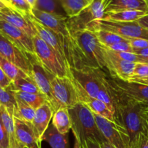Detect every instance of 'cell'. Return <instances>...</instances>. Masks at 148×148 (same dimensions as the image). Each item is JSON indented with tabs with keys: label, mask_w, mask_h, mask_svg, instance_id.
Masks as SVG:
<instances>
[{
	"label": "cell",
	"mask_w": 148,
	"mask_h": 148,
	"mask_svg": "<svg viewBox=\"0 0 148 148\" xmlns=\"http://www.w3.org/2000/svg\"><path fill=\"white\" fill-rule=\"evenodd\" d=\"M35 9L59 16H66L58 0H37Z\"/></svg>",
	"instance_id": "cell-32"
},
{
	"label": "cell",
	"mask_w": 148,
	"mask_h": 148,
	"mask_svg": "<svg viewBox=\"0 0 148 148\" xmlns=\"http://www.w3.org/2000/svg\"><path fill=\"white\" fill-rule=\"evenodd\" d=\"M53 114L54 111L49 103H46L36 110L32 125L36 137L41 143L43 141V137L49 127Z\"/></svg>",
	"instance_id": "cell-21"
},
{
	"label": "cell",
	"mask_w": 148,
	"mask_h": 148,
	"mask_svg": "<svg viewBox=\"0 0 148 148\" xmlns=\"http://www.w3.org/2000/svg\"><path fill=\"white\" fill-rule=\"evenodd\" d=\"M133 53L145 58H148V48L142 49H133Z\"/></svg>",
	"instance_id": "cell-43"
},
{
	"label": "cell",
	"mask_w": 148,
	"mask_h": 148,
	"mask_svg": "<svg viewBox=\"0 0 148 148\" xmlns=\"http://www.w3.org/2000/svg\"><path fill=\"white\" fill-rule=\"evenodd\" d=\"M67 17H74L85 8L89 2L87 0H58Z\"/></svg>",
	"instance_id": "cell-28"
},
{
	"label": "cell",
	"mask_w": 148,
	"mask_h": 148,
	"mask_svg": "<svg viewBox=\"0 0 148 148\" xmlns=\"http://www.w3.org/2000/svg\"><path fill=\"white\" fill-rule=\"evenodd\" d=\"M98 29L113 32L129 40L138 38L148 40V30L142 27L137 21L121 23L100 20L97 21Z\"/></svg>",
	"instance_id": "cell-9"
},
{
	"label": "cell",
	"mask_w": 148,
	"mask_h": 148,
	"mask_svg": "<svg viewBox=\"0 0 148 148\" xmlns=\"http://www.w3.org/2000/svg\"><path fill=\"white\" fill-rule=\"evenodd\" d=\"M7 1L10 8L25 15L31 14L32 8L26 0H7Z\"/></svg>",
	"instance_id": "cell-35"
},
{
	"label": "cell",
	"mask_w": 148,
	"mask_h": 148,
	"mask_svg": "<svg viewBox=\"0 0 148 148\" xmlns=\"http://www.w3.org/2000/svg\"><path fill=\"white\" fill-rule=\"evenodd\" d=\"M129 43L133 49H142L148 48V40L146 39H129Z\"/></svg>",
	"instance_id": "cell-39"
},
{
	"label": "cell",
	"mask_w": 148,
	"mask_h": 148,
	"mask_svg": "<svg viewBox=\"0 0 148 148\" xmlns=\"http://www.w3.org/2000/svg\"><path fill=\"white\" fill-rule=\"evenodd\" d=\"M144 116H145V120H146L147 123L148 125V111L147 110H145V108H144Z\"/></svg>",
	"instance_id": "cell-48"
},
{
	"label": "cell",
	"mask_w": 148,
	"mask_h": 148,
	"mask_svg": "<svg viewBox=\"0 0 148 148\" xmlns=\"http://www.w3.org/2000/svg\"><path fill=\"white\" fill-rule=\"evenodd\" d=\"M28 17L31 23L34 26L36 32H37V36L40 38H41L49 47L52 48L55 51V53L59 56V59L68 68V64L66 58V53H65V42H64L65 38L58 36L55 32H53L50 29L47 28L43 25L41 24L40 23H39L31 14H29Z\"/></svg>",
	"instance_id": "cell-14"
},
{
	"label": "cell",
	"mask_w": 148,
	"mask_h": 148,
	"mask_svg": "<svg viewBox=\"0 0 148 148\" xmlns=\"http://www.w3.org/2000/svg\"><path fill=\"white\" fill-rule=\"evenodd\" d=\"M0 106L7 108V111L13 116L17 107L15 97L11 90L0 87Z\"/></svg>",
	"instance_id": "cell-34"
},
{
	"label": "cell",
	"mask_w": 148,
	"mask_h": 148,
	"mask_svg": "<svg viewBox=\"0 0 148 148\" xmlns=\"http://www.w3.org/2000/svg\"><path fill=\"white\" fill-rule=\"evenodd\" d=\"M100 147H101V148H115L113 147L112 145H110L108 142L106 141V140H104V141L102 142L101 143H100Z\"/></svg>",
	"instance_id": "cell-46"
},
{
	"label": "cell",
	"mask_w": 148,
	"mask_h": 148,
	"mask_svg": "<svg viewBox=\"0 0 148 148\" xmlns=\"http://www.w3.org/2000/svg\"><path fill=\"white\" fill-rule=\"evenodd\" d=\"M15 99L16 102H17V107L14 111L13 117H15L22 121L32 124V121L34 118L35 113H36V109L29 106L28 105L20 100L17 99V98Z\"/></svg>",
	"instance_id": "cell-31"
},
{
	"label": "cell",
	"mask_w": 148,
	"mask_h": 148,
	"mask_svg": "<svg viewBox=\"0 0 148 148\" xmlns=\"http://www.w3.org/2000/svg\"><path fill=\"white\" fill-rule=\"evenodd\" d=\"M121 98V95L115 89L110 81L109 80L108 73L107 72L102 79L97 98L104 103L109 111L113 114L115 123L123 126L119 116V108Z\"/></svg>",
	"instance_id": "cell-15"
},
{
	"label": "cell",
	"mask_w": 148,
	"mask_h": 148,
	"mask_svg": "<svg viewBox=\"0 0 148 148\" xmlns=\"http://www.w3.org/2000/svg\"><path fill=\"white\" fill-rule=\"evenodd\" d=\"M119 116L122 125L126 129L129 137V148L137 141L141 134L148 135V125L144 116L145 105L121 95Z\"/></svg>",
	"instance_id": "cell-3"
},
{
	"label": "cell",
	"mask_w": 148,
	"mask_h": 148,
	"mask_svg": "<svg viewBox=\"0 0 148 148\" xmlns=\"http://www.w3.org/2000/svg\"><path fill=\"white\" fill-rule=\"evenodd\" d=\"M64 42L68 66L105 70L102 48L94 32L89 30L71 32Z\"/></svg>",
	"instance_id": "cell-1"
},
{
	"label": "cell",
	"mask_w": 148,
	"mask_h": 148,
	"mask_svg": "<svg viewBox=\"0 0 148 148\" xmlns=\"http://www.w3.org/2000/svg\"><path fill=\"white\" fill-rule=\"evenodd\" d=\"M52 125L62 134H66L71 130V119L68 108H59L53 114Z\"/></svg>",
	"instance_id": "cell-23"
},
{
	"label": "cell",
	"mask_w": 148,
	"mask_h": 148,
	"mask_svg": "<svg viewBox=\"0 0 148 148\" xmlns=\"http://www.w3.org/2000/svg\"><path fill=\"white\" fill-rule=\"evenodd\" d=\"M0 33L22 51L28 54L34 55L33 38L22 30L4 20H0Z\"/></svg>",
	"instance_id": "cell-16"
},
{
	"label": "cell",
	"mask_w": 148,
	"mask_h": 148,
	"mask_svg": "<svg viewBox=\"0 0 148 148\" xmlns=\"http://www.w3.org/2000/svg\"><path fill=\"white\" fill-rule=\"evenodd\" d=\"M96 123L106 141L115 148H129V137L126 129L102 116L94 114Z\"/></svg>",
	"instance_id": "cell-7"
},
{
	"label": "cell",
	"mask_w": 148,
	"mask_h": 148,
	"mask_svg": "<svg viewBox=\"0 0 148 148\" xmlns=\"http://www.w3.org/2000/svg\"><path fill=\"white\" fill-rule=\"evenodd\" d=\"M87 1H89V3H90V2H91V1H93V0H87Z\"/></svg>",
	"instance_id": "cell-55"
},
{
	"label": "cell",
	"mask_w": 148,
	"mask_h": 148,
	"mask_svg": "<svg viewBox=\"0 0 148 148\" xmlns=\"http://www.w3.org/2000/svg\"><path fill=\"white\" fill-rule=\"evenodd\" d=\"M129 81H130V82H139V83L148 85V77H131Z\"/></svg>",
	"instance_id": "cell-42"
},
{
	"label": "cell",
	"mask_w": 148,
	"mask_h": 148,
	"mask_svg": "<svg viewBox=\"0 0 148 148\" xmlns=\"http://www.w3.org/2000/svg\"><path fill=\"white\" fill-rule=\"evenodd\" d=\"M34 56L41 66L55 77H68V68L55 51L38 36L33 38Z\"/></svg>",
	"instance_id": "cell-5"
},
{
	"label": "cell",
	"mask_w": 148,
	"mask_h": 148,
	"mask_svg": "<svg viewBox=\"0 0 148 148\" xmlns=\"http://www.w3.org/2000/svg\"><path fill=\"white\" fill-rule=\"evenodd\" d=\"M0 118L9 137L10 146V145L16 142L15 136L14 117L7 111V108L0 106Z\"/></svg>",
	"instance_id": "cell-29"
},
{
	"label": "cell",
	"mask_w": 148,
	"mask_h": 148,
	"mask_svg": "<svg viewBox=\"0 0 148 148\" xmlns=\"http://www.w3.org/2000/svg\"><path fill=\"white\" fill-rule=\"evenodd\" d=\"M102 45V44H101ZM105 69L109 75L115 77L123 81H129L133 75L136 63L120 59L110 53V51L102 45Z\"/></svg>",
	"instance_id": "cell-13"
},
{
	"label": "cell",
	"mask_w": 148,
	"mask_h": 148,
	"mask_svg": "<svg viewBox=\"0 0 148 148\" xmlns=\"http://www.w3.org/2000/svg\"><path fill=\"white\" fill-rule=\"evenodd\" d=\"M131 77H148V64L145 63H136L133 75Z\"/></svg>",
	"instance_id": "cell-37"
},
{
	"label": "cell",
	"mask_w": 148,
	"mask_h": 148,
	"mask_svg": "<svg viewBox=\"0 0 148 148\" xmlns=\"http://www.w3.org/2000/svg\"><path fill=\"white\" fill-rule=\"evenodd\" d=\"M107 0H93L77 15L68 19L70 33L80 30L96 31L97 21L102 20L105 14Z\"/></svg>",
	"instance_id": "cell-4"
},
{
	"label": "cell",
	"mask_w": 148,
	"mask_h": 148,
	"mask_svg": "<svg viewBox=\"0 0 148 148\" xmlns=\"http://www.w3.org/2000/svg\"><path fill=\"white\" fill-rule=\"evenodd\" d=\"M69 77H71V80H72L74 86H75V90H76V92L77 95H78L79 102L82 103L86 106L88 107L93 114L104 117V118L115 123L113 114L109 111V109L107 108L105 104L103 102H102L101 101H100L99 99H97V98H92V97L90 96L86 92L85 90L77 82V81L75 79L71 77V76Z\"/></svg>",
	"instance_id": "cell-18"
},
{
	"label": "cell",
	"mask_w": 148,
	"mask_h": 148,
	"mask_svg": "<svg viewBox=\"0 0 148 148\" xmlns=\"http://www.w3.org/2000/svg\"><path fill=\"white\" fill-rule=\"evenodd\" d=\"M5 7H6L5 4H4V2L2 1V0H0V10H2V9L4 8Z\"/></svg>",
	"instance_id": "cell-50"
},
{
	"label": "cell",
	"mask_w": 148,
	"mask_h": 148,
	"mask_svg": "<svg viewBox=\"0 0 148 148\" xmlns=\"http://www.w3.org/2000/svg\"><path fill=\"white\" fill-rule=\"evenodd\" d=\"M15 97L17 99L23 101V103L32 107L34 109H37L46 103H49L47 98L43 94L29 93L23 92H14Z\"/></svg>",
	"instance_id": "cell-27"
},
{
	"label": "cell",
	"mask_w": 148,
	"mask_h": 148,
	"mask_svg": "<svg viewBox=\"0 0 148 148\" xmlns=\"http://www.w3.org/2000/svg\"><path fill=\"white\" fill-rule=\"evenodd\" d=\"M12 81L4 74L1 68L0 67V87L3 88H7L11 84Z\"/></svg>",
	"instance_id": "cell-41"
},
{
	"label": "cell",
	"mask_w": 148,
	"mask_h": 148,
	"mask_svg": "<svg viewBox=\"0 0 148 148\" xmlns=\"http://www.w3.org/2000/svg\"><path fill=\"white\" fill-rule=\"evenodd\" d=\"M10 148H22V147L17 144V142H15V143H14L13 144L10 145Z\"/></svg>",
	"instance_id": "cell-49"
},
{
	"label": "cell",
	"mask_w": 148,
	"mask_h": 148,
	"mask_svg": "<svg viewBox=\"0 0 148 148\" xmlns=\"http://www.w3.org/2000/svg\"><path fill=\"white\" fill-rule=\"evenodd\" d=\"M71 119V130L75 140L81 148H85L87 141L101 143L105 139L100 132L94 119V114L82 103L68 108Z\"/></svg>",
	"instance_id": "cell-2"
},
{
	"label": "cell",
	"mask_w": 148,
	"mask_h": 148,
	"mask_svg": "<svg viewBox=\"0 0 148 148\" xmlns=\"http://www.w3.org/2000/svg\"><path fill=\"white\" fill-rule=\"evenodd\" d=\"M94 33H95L99 42L105 47L111 46V45L118 43V42L129 40V39L125 38L122 37L116 33H113V32L102 30V29H98L97 30L94 31Z\"/></svg>",
	"instance_id": "cell-33"
},
{
	"label": "cell",
	"mask_w": 148,
	"mask_h": 148,
	"mask_svg": "<svg viewBox=\"0 0 148 148\" xmlns=\"http://www.w3.org/2000/svg\"><path fill=\"white\" fill-rule=\"evenodd\" d=\"M108 78L115 89L124 98L148 105V85L136 82L123 81L110 76L109 74Z\"/></svg>",
	"instance_id": "cell-12"
},
{
	"label": "cell",
	"mask_w": 148,
	"mask_h": 148,
	"mask_svg": "<svg viewBox=\"0 0 148 148\" xmlns=\"http://www.w3.org/2000/svg\"><path fill=\"white\" fill-rule=\"evenodd\" d=\"M43 141L47 142L52 148H68L67 134H60L52 125L49 126L46 130Z\"/></svg>",
	"instance_id": "cell-25"
},
{
	"label": "cell",
	"mask_w": 148,
	"mask_h": 148,
	"mask_svg": "<svg viewBox=\"0 0 148 148\" xmlns=\"http://www.w3.org/2000/svg\"><path fill=\"white\" fill-rule=\"evenodd\" d=\"M0 67L12 82L19 78L26 77L28 76L26 72L21 70L16 65L13 64L12 63L10 62L1 56H0Z\"/></svg>",
	"instance_id": "cell-30"
},
{
	"label": "cell",
	"mask_w": 148,
	"mask_h": 148,
	"mask_svg": "<svg viewBox=\"0 0 148 148\" xmlns=\"http://www.w3.org/2000/svg\"><path fill=\"white\" fill-rule=\"evenodd\" d=\"M74 148H81V146H80L79 143H78V142L76 141V140H75V145H74Z\"/></svg>",
	"instance_id": "cell-51"
},
{
	"label": "cell",
	"mask_w": 148,
	"mask_h": 148,
	"mask_svg": "<svg viewBox=\"0 0 148 148\" xmlns=\"http://www.w3.org/2000/svg\"><path fill=\"white\" fill-rule=\"evenodd\" d=\"M0 20H4L20 29L31 38L37 36V32L30 22L28 15L21 14L10 7H5L0 10Z\"/></svg>",
	"instance_id": "cell-20"
},
{
	"label": "cell",
	"mask_w": 148,
	"mask_h": 148,
	"mask_svg": "<svg viewBox=\"0 0 148 148\" xmlns=\"http://www.w3.org/2000/svg\"><path fill=\"white\" fill-rule=\"evenodd\" d=\"M145 110H147L148 111V105H145Z\"/></svg>",
	"instance_id": "cell-54"
},
{
	"label": "cell",
	"mask_w": 148,
	"mask_h": 148,
	"mask_svg": "<svg viewBox=\"0 0 148 148\" xmlns=\"http://www.w3.org/2000/svg\"><path fill=\"white\" fill-rule=\"evenodd\" d=\"M26 1L28 3V4L30 6V7H31L32 9H33L36 7V1H37V0H26Z\"/></svg>",
	"instance_id": "cell-47"
},
{
	"label": "cell",
	"mask_w": 148,
	"mask_h": 148,
	"mask_svg": "<svg viewBox=\"0 0 148 148\" xmlns=\"http://www.w3.org/2000/svg\"><path fill=\"white\" fill-rule=\"evenodd\" d=\"M145 1H146V2H147V4H148V0H145Z\"/></svg>",
	"instance_id": "cell-56"
},
{
	"label": "cell",
	"mask_w": 148,
	"mask_h": 148,
	"mask_svg": "<svg viewBox=\"0 0 148 148\" xmlns=\"http://www.w3.org/2000/svg\"><path fill=\"white\" fill-rule=\"evenodd\" d=\"M130 148H148V135L141 134L137 141Z\"/></svg>",
	"instance_id": "cell-40"
},
{
	"label": "cell",
	"mask_w": 148,
	"mask_h": 148,
	"mask_svg": "<svg viewBox=\"0 0 148 148\" xmlns=\"http://www.w3.org/2000/svg\"><path fill=\"white\" fill-rule=\"evenodd\" d=\"M148 12L139 10H125V11L116 12L105 13L102 20H110L114 22L129 23L139 20Z\"/></svg>",
	"instance_id": "cell-24"
},
{
	"label": "cell",
	"mask_w": 148,
	"mask_h": 148,
	"mask_svg": "<svg viewBox=\"0 0 148 148\" xmlns=\"http://www.w3.org/2000/svg\"><path fill=\"white\" fill-rule=\"evenodd\" d=\"M68 75L77 81L86 92L92 98H97L102 79L107 72L97 68L75 69L68 66Z\"/></svg>",
	"instance_id": "cell-6"
},
{
	"label": "cell",
	"mask_w": 148,
	"mask_h": 148,
	"mask_svg": "<svg viewBox=\"0 0 148 148\" xmlns=\"http://www.w3.org/2000/svg\"><path fill=\"white\" fill-rule=\"evenodd\" d=\"M0 56L16 65L31 77V56L22 51L12 42L0 33Z\"/></svg>",
	"instance_id": "cell-10"
},
{
	"label": "cell",
	"mask_w": 148,
	"mask_h": 148,
	"mask_svg": "<svg viewBox=\"0 0 148 148\" xmlns=\"http://www.w3.org/2000/svg\"><path fill=\"white\" fill-rule=\"evenodd\" d=\"M125 10H139L148 12V4L145 0H107L105 13Z\"/></svg>",
	"instance_id": "cell-22"
},
{
	"label": "cell",
	"mask_w": 148,
	"mask_h": 148,
	"mask_svg": "<svg viewBox=\"0 0 148 148\" xmlns=\"http://www.w3.org/2000/svg\"><path fill=\"white\" fill-rule=\"evenodd\" d=\"M0 148H10V140L0 118Z\"/></svg>",
	"instance_id": "cell-38"
},
{
	"label": "cell",
	"mask_w": 148,
	"mask_h": 148,
	"mask_svg": "<svg viewBox=\"0 0 148 148\" xmlns=\"http://www.w3.org/2000/svg\"><path fill=\"white\" fill-rule=\"evenodd\" d=\"M30 60L32 64L31 78L37 85L41 92L47 98L55 113L57 110L59 109L57 103L53 97L52 86H51V81L55 76L49 73L41 66L34 55L31 56Z\"/></svg>",
	"instance_id": "cell-11"
},
{
	"label": "cell",
	"mask_w": 148,
	"mask_h": 148,
	"mask_svg": "<svg viewBox=\"0 0 148 148\" xmlns=\"http://www.w3.org/2000/svg\"><path fill=\"white\" fill-rule=\"evenodd\" d=\"M2 1L4 2V4H5L6 7H8V1H7V0H2Z\"/></svg>",
	"instance_id": "cell-52"
},
{
	"label": "cell",
	"mask_w": 148,
	"mask_h": 148,
	"mask_svg": "<svg viewBox=\"0 0 148 148\" xmlns=\"http://www.w3.org/2000/svg\"><path fill=\"white\" fill-rule=\"evenodd\" d=\"M15 136L17 144L22 148H41L33 131V125L14 117Z\"/></svg>",
	"instance_id": "cell-19"
},
{
	"label": "cell",
	"mask_w": 148,
	"mask_h": 148,
	"mask_svg": "<svg viewBox=\"0 0 148 148\" xmlns=\"http://www.w3.org/2000/svg\"><path fill=\"white\" fill-rule=\"evenodd\" d=\"M52 94L59 108H71L78 103V95L75 86L68 77H54L51 81Z\"/></svg>",
	"instance_id": "cell-8"
},
{
	"label": "cell",
	"mask_w": 148,
	"mask_h": 148,
	"mask_svg": "<svg viewBox=\"0 0 148 148\" xmlns=\"http://www.w3.org/2000/svg\"><path fill=\"white\" fill-rule=\"evenodd\" d=\"M106 48L110 49V50L114 51L131 52V53H133V48L131 47V46L129 43V40L114 43V44L107 46Z\"/></svg>",
	"instance_id": "cell-36"
},
{
	"label": "cell",
	"mask_w": 148,
	"mask_h": 148,
	"mask_svg": "<svg viewBox=\"0 0 148 148\" xmlns=\"http://www.w3.org/2000/svg\"><path fill=\"white\" fill-rule=\"evenodd\" d=\"M137 23H139L142 27H145V28L148 30V14H147L146 15H145L144 17H142V18L139 19V20H137Z\"/></svg>",
	"instance_id": "cell-44"
},
{
	"label": "cell",
	"mask_w": 148,
	"mask_h": 148,
	"mask_svg": "<svg viewBox=\"0 0 148 148\" xmlns=\"http://www.w3.org/2000/svg\"><path fill=\"white\" fill-rule=\"evenodd\" d=\"M9 89L14 92H23L29 93L42 94L33 79L30 77H21L12 81L8 87Z\"/></svg>",
	"instance_id": "cell-26"
},
{
	"label": "cell",
	"mask_w": 148,
	"mask_h": 148,
	"mask_svg": "<svg viewBox=\"0 0 148 148\" xmlns=\"http://www.w3.org/2000/svg\"><path fill=\"white\" fill-rule=\"evenodd\" d=\"M145 64H148V58H145Z\"/></svg>",
	"instance_id": "cell-53"
},
{
	"label": "cell",
	"mask_w": 148,
	"mask_h": 148,
	"mask_svg": "<svg viewBox=\"0 0 148 148\" xmlns=\"http://www.w3.org/2000/svg\"><path fill=\"white\" fill-rule=\"evenodd\" d=\"M31 15L39 23L55 32L58 36L65 39L69 37L70 31L68 27V17L66 16L56 15L35 8L32 9Z\"/></svg>",
	"instance_id": "cell-17"
},
{
	"label": "cell",
	"mask_w": 148,
	"mask_h": 148,
	"mask_svg": "<svg viewBox=\"0 0 148 148\" xmlns=\"http://www.w3.org/2000/svg\"><path fill=\"white\" fill-rule=\"evenodd\" d=\"M85 148H101L100 143L94 141H87L86 143Z\"/></svg>",
	"instance_id": "cell-45"
}]
</instances>
